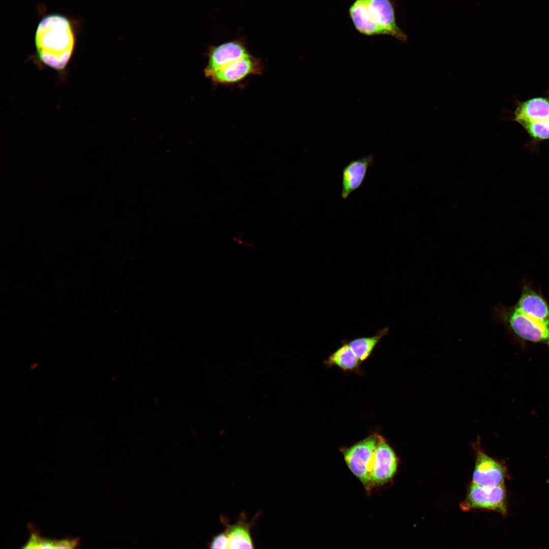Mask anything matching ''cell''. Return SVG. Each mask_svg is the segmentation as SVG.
Here are the masks:
<instances>
[{
    "label": "cell",
    "mask_w": 549,
    "mask_h": 549,
    "mask_svg": "<svg viewBox=\"0 0 549 549\" xmlns=\"http://www.w3.org/2000/svg\"><path fill=\"white\" fill-rule=\"evenodd\" d=\"M35 42L42 64L58 71L65 70L75 46L72 28L66 17L52 14L43 18L38 25Z\"/></svg>",
    "instance_id": "1"
},
{
    "label": "cell",
    "mask_w": 549,
    "mask_h": 549,
    "mask_svg": "<svg viewBox=\"0 0 549 549\" xmlns=\"http://www.w3.org/2000/svg\"><path fill=\"white\" fill-rule=\"evenodd\" d=\"M492 316L522 341L543 344L549 348V323L527 316L515 306L497 304L493 308Z\"/></svg>",
    "instance_id": "2"
},
{
    "label": "cell",
    "mask_w": 549,
    "mask_h": 549,
    "mask_svg": "<svg viewBox=\"0 0 549 549\" xmlns=\"http://www.w3.org/2000/svg\"><path fill=\"white\" fill-rule=\"evenodd\" d=\"M377 437L378 434H373L349 447L341 449L347 467L368 492L374 488L371 473Z\"/></svg>",
    "instance_id": "3"
},
{
    "label": "cell",
    "mask_w": 549,
    "mask_h": 549,
    "mask_svg": "<svg viewBox=\"0 0 549 549\" xmlns=\"http://www.w3.org/2000/svg\"><path fill=\"white\" fill-rule=\"evenodd\" d=\"M506 505V492L503 484L483 486L472 483L460 506L464 510L482 509L504 513Z\"/></svg>",
    "instance_id": "4"
},
{
    "label": "cell",
    "mask_w": 549,
    "mask_h": 549,
    "mask_svg": "<svg viewBox=\"0 0 549 549\" xmlns=\"http://www.w3.org/2000/svg\"><path fill=\"white\" fill-rule=\"evenodd\" d=\"M398 459L392 448L382 436L378 434L371 478L373 487L383 485L394 476Z\"/></svg>",
    "instance_id": "5"
},
{
    "label": "cell",
    "mask_w": 549,
    "mask_h": 549,
    "mask_svg": "<svg viewBox=\"0 0 549 549\" xmlns=\"http://www.w3.org/2000/svg\"><path fill=\"white\" fill-rule=\"evenodd\" d=\"M263 69L261 61L251 54L212 72L206 77L217 84L236 83L251 75L260 74Z\"/></svg>",
    "instance_id": "6"
},
{
    "label": "cell",
    "mask_w": 549,
    "mask_h": 549,
    "mask_svg": "<svg viewBox=\"0 0 549 549\" xmlns=\"http://www.w3.org/2000/svg\"><path fill=\"white\" fill-rule=\"evenodd\" d=\"M250 55L243 40H235L211 47L208 52L204 74L207 77L221 68Z\"/></svg>",
    "instance_id": "7"
},
{
    "label": "cell",
    "mask_w": 549,
    "mask_h": 549,
    "mask_svg": "<svg viewBox=\"0 0 549 549\" xmlns=\"http://www.w3.org/2000/svg\"><path fill=\"white\" fill-rule=\"evenodd\" d=\"M505 475V468L501 464L481 449L477 450L473 483L483 486L503 484Z\"/></svg>",
    "instance_id": "8"
},
{
    "label": "cell",
    "mask_w": 549,
    "mask_h": 549,
    "mask_svg": "<svg viewBox=\"0 0 549 549\" xmlns=\"http://www.w3.org/2000/svg\"><path fill=\"white\" fill-rule=\"evenodd\" d=\"M522 313L542 322L549 323V304L539 291L524 283L520 297L514 305Z\"/></svg>",
    "instance_id": "9"
},
{
    "label": "cell",
    "mask_w": 549,
    "mask_h": 549,
    "mask_svg": "<svg viewBox=\"0 0 549 549\" xmlns=\"http://www.w3.org/2000/svg\"><path fill=\"white\" fill-rule=\"evenodd\" d=\"M371 14L385 35L406 41L407 35L398 26L393 5L390 0H369Z\"/></svg>",
    "instance_id": "10"
},
{
    "label": "cell",
    "mask_w": 549,
    "mask_h": 549,
    "mask_svg": "<svg viewBox=\"0 0 549 549\" xmlns=\"http://www.w3.org/2000/svg\"><path fill=\"white\" fill-rule=\"evenodd\" d=\"M372 155H368L350 162L342 170L341 197L346 199L362 184L368 170L373 163Z\"/></svg>",
    "instance_id": "11"
},
{
    "label": "cell",
    "mask_w": 549,
    "mask_h": 549,
    "mask_svg": "<svg viewBox=\"0 0 549 549\" xmlns=\"http://www.w3.org/2000/svg\"><path fill=\"white\" fill-rule=\"evenodd\" d=\"M349 15L355 28L367 35H385L371 14L369 0H355L349 8Z\"/></svg>",
    "instance_id": "12"
},
{
    "label": "cell",
    "mask_w": 549,
    "mask_h": 549,
    "mask_svg": "<svg viewBox=\"0 0 549 549\" xmlns=\"http://www.w3.org/2000/svg\"><path fill=\"white\" fill-rule=\"evenodd\" d=\"M549 118V98L536 97L517 102L513 120L541 121Z\"/></svg>",
    "instance_id": "13"
},
{
    "label": "cell",
    "mask_w": 549,
    "mask_h": 549,
    "mask_svg": "<svg viewBox=\"0 0 549 549\" xmlns=\"http://www.w3.org/2000/svg\"><path fill=\"white\" fill-rule=\"evenodd\" d=\"M360 362L348 342H345L331 353L325 361L327 366L337 367L344 371L357 370Z\"/></svg>",
    "instance_id": "14"
},
{
    "label": "cell",
    "mask_w": 549,
    "mask_h": 549,
    "mask_svg": "<svg viewBox=\"0 0 549 549\" xmlns=\"http://www.w3.org/2000/svg\"><path fill=\"white\" fill-rule=\"evenodd\" d=\"M388 332V328L386 327L379 330L373 336L356 338L348 343L356 357L361 362L371 355L376 345Z\"/></svg>",
    "instance_id": "15"
},
{
    "label": "cell",
    "mask_w": 549,
    "mask_h": 549,
    "mask_svg": "<svg viewBox=\"0 0 549 549\" xmlns=\"http://www.w3.org/2000/svg\"><path fill=\"white\" fill-rule=\"evenodd\" d=\"M228 548H252L253 544L247 525L238 524L229 526L226 531Z\"/></svg>",
    "instance_id": "16"
},
{
    "label": "cell",
    "mask_w": 549,
    "mask_h": 549,
    "mask_svg": "<svg viewBox=\"0 0 549 549\" xmlns=\"http://www.w3.org/2000/svg\"><path fill=\"white\" fill-rule=\"evenodd\" d=\"M516 122L528 133L532 143L549 140V118L534 121L519 120Z\"/></svg>",
    "instance_id": "17"
},
{
    "label": "cell",
    "mask_w": 549,
    "mask_h": 549,
    "mask_svg": "<svg viewBox=\"0 0 549 549\" xmlns=\"http://www.w3.org/2000/svg\"><path fill=\"white\" fill-rule=\"evenodd\" d=\"M24 548H54L53 540L42 537L37 532H32Z\"/></svg>",
    "instance_id": "18"
},
{
    "label": "cell",
    "mask_w": 549,
    "mask_h": 549,
    "mask_svg": "<svg viewBox=\"0 0 549 549\" xmlns=\"http://www.w3.org/2000/svg\"><path fill=\"white\" fill-rule=\"evenodd\" d=\"M79 544V538H66L60 540H53L54 548H75Z\"/></svg>",
    "instance_id": "19"
},
{
    "label": "cell",
    "mask_w": 549,
    "mask_h": 549,
    "mask_svg": "<svg viewBox=\"0 0 549 549\" xmlns=\"http://www.w3.org/2000/svg\"><path fill=\"white\" fill-rule=\"evenodd\" d=\"M229 540L226 531L215 537L210 544L212 548H228Z\"/></svg>",
    "instance_id": "20"
}]
</instances>
